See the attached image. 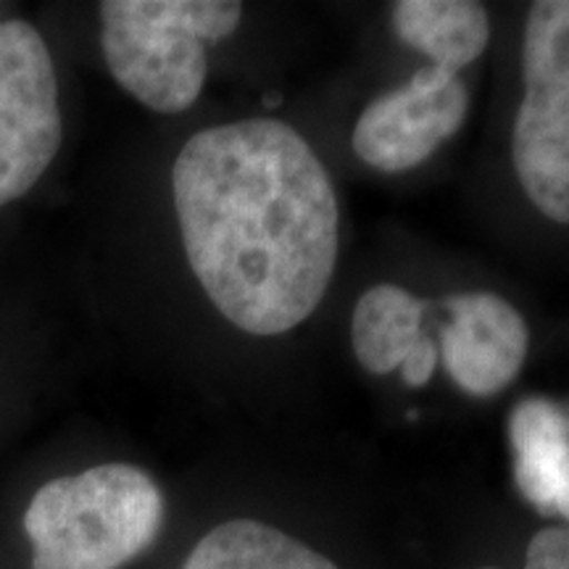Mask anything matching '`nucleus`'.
Returning <instances> with one entry per match:
<instances>
[{
    "mask_svg": "<svg viewBox=\"0 0 569 569\" xmlns=\"http://www.w3.org/2000/svg\"><path fill=\"white\" fill-rule=\"evenodd\" d=\"M182 569H338L330 559L256 519H230L198 540Z\"/></svg>",
    "mask_w": 569,
    "mask_h": 569,
    "instance_id": "obj_10",
    "label": "nucleus"
},
{
    "mask_svg": "<svg viewBox=\"0 0 569 569\" xmlns=\"http://www.w3.org/2000/svg\"><path fill=\"white\" fill-rule=\"evenodd\" d=\"M61 138L59 80L46 40L27 21H0V206L30 193Z\"/></svg>",
    "mask_w": 569,
    "mask_h": 569,
    "instance_id": "obj_5",
    "label": "nucleus"
},
{
    "mask_svg": "<svg viewBox=\"0 0 569 569\" xmlns=\"http://www.w3.org/2000/svg\"><path fill=\"white\" fill-rule=\"evenodd\" d=\"M525 569H569V528H546L536 532L528 546Z\"/></svg>",
    "mask_w": 569,
    "mask_h": 569,
    "instance_id": "obj_12",
    "label": "nucleus"
},
{
    "mask_svg": "<svg viewBox=\"0 0 569 569\" xmlns=\"http://www.w3.org/2000/svg\"><path fill=\"white\" fill-rule=\"evenodd\" d=\"M451 322L440 330V361L469 396L488 398L517 380L528 359L530 330L501 296L475 290L446 301Z\"/></svg>",
    "mask_w": 569,
    "mask_h": 569,
    "instance_id": "obj_7",
    "label": "nucleus"
},
{
    "mask_svg": "<svg viewBox=\"0 0 569 569\" xmlns=\"http://www.w3.org/2000/svg\"><path fill=\"white\" fill-rule=\"evenodd\" d=\"M174 211L190 269L219 315L251 336L311 317L338 261V198L293 127L243 119L182 146Z\"/></svg>",
    "mask_w": 569,
    "mask_h": 569,
    "instance_id": "obj_1",
    "label": "nucleus"
},
{
    "mask_svg": "<svg viewBox=\"0 0 569 569\" xmlns=\"http://www.w3.org/2000/svg\"><path fill=\"white\" fill-rule=\"evenodd\" d=\"M438 361H440L438 346L432 343L430 338L422 336L415 346H411V351L407 353V359H403V365H401L403 382H409L411 388L427 386V380H430V377L436 375Z\"/></svg>",
    "mask_w": 569,
    "mask_h": 569,
    "instance_id": "obj_13",
    "label": "nucleus"
},
{
    "mask_svg": "<svg viewBox=\"0 0 569 569\" xmlns=\"http://www.w3.org/2000/svg\"><path fill=\"white\" fill-rule=\"evenodd\" d=\"M163 496L132 465L48 480L24 511L32 569H119L159 536Z\"/></svg>",
    "mask_w": 569,
    "mask_h": 569,
    "instance_id": "obj_2",
    "label": "nucleus"
},
{
    "mask_svg": "<svg viewBox=\"0 0 569 569\" xmlns=\"http://www.w3.org/2000/svg\"><path fill=\"white\" fill-rule=\"evenodd\" d=\"M393 27L430 67L453 74L478 61L490 40L488 11L475 0H401L393 6Z\"/></svg>",
    "mask_w": 569,
    "mask_h": 569,
    "instance_id": "obj_9",
    "label": "nucleus"
},
{
    "mask_svg": "<svg viewBox=\"0 0 569 569\" xmlns=\"http://www.w3.org/2000/svg\"><path fill=\"white\" fill-rule=\"evenodd\" d=\"M515 448V482L532 507L557 511L569 490V422L557 403L543 396L519 401L509 419Z\"/></svg>",
    "mask_w": 569,
    "mask_h": 569,
    "instance_id": "obj_8",
    "label": "nucleus"
},
{
    "mask_svg": "<svg viewBox=\"0 0 569 569\" xmlns=\"http://www.w3.org/2000/svg\"><path fill=\"white\" fill-rule=\"evenodd\" d=\"M240 19L243 6L232 0H106V63L134 101L159 113H180L203 90L206 42L232 34Z\"/></svg>",
    "mask_w": 569,
    "mask_h": 569,
    "instance_id": "obj_3",
    "label": "nucleus"
},
{
    "mask_svg": "<svg viewBox=\"0 0 569 569\" xmlns=\"http://www.w3.org/2000/svg\"><path fill=\"white\" fill-rule=\"evenodd\" d=\"M425 303L398 284H375L359 298L351 322L353 351L372 375L401 369L411 346L422 338Z\"/></svg>",
    "mask_w": 569,
    "mask_h": 569,
    "instance_id": "obj_11",
    "label": "nucleus"
},
{
    "mask_svg": "<svg viewBox=\"0 0 569 569\" xmlns=\"http://www.w3.org/2000/svg\"><path fill=\"white\" fill-rule=\"evenodd\" d=\"M525 96L511 161L532 206L569 224V0L532 3L522 46Z\"/></svg>",
    "mask_w": 569,
    "mask_h": 569,
    "instance_id": "obj_4",
    "label": "nucleus"
},
{
    "mask_svg": "<svg viewBox=\"0 0 569 569\" xmlns=\"http://www.w3.org/2000/svg\"><path fill=\"white\" fill-rule=\"evenodd\" d=\"M467 106L459 74L438 67L419 69L403 88L367 106L353 127V151L377 172H407L465 124Z\"/></svg>",
    "mask_w": 569,
    "mask_h": 569,
    "instance_id": "obj_6",
    "label": "nucleus"
}]
</instances>
